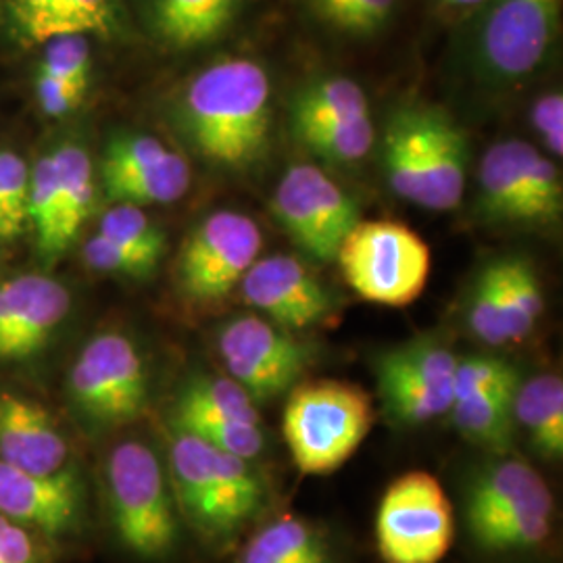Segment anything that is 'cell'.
<instances>
[{"label": "cell", "mask_w": 563, "mask_h": 563, "mask_svg": "<svg viewBox=\"0 0 563 563\" xmlns=\"http://www.w3.org/2000/svg\"><path fill=\"white\" fill-rule=\"evenodd\" d=\"M181 128L205 162L242 172L262 162L272 132V84L251 59L209 65L188 84Z\"/></svg>", "instance_id": "1"}, {"label": "cell", "mask_w": 563, "mask_h": 563, "mask_svg": "<svg viewBox=\"0 0 563 563\" xmlns=\"http://www.w3.org/2000/svg\"><path fill=\"white\" fill-rule=\"evenodd\" d=\"M169 474L176 505L207 541L236 539L267 501L265 484L251 460L178 428L169 443Z\"/></svg>", "instance_id": "2"}, {"label": "cell", "mask_w": 563, "mask_h": 563, "mask_svg": "<svg viewBox=\"0 0 563 563\" xmlns=\"http://www.w3.org/2000/svg\"><path fill=\"white\" fill-rule=\"evenodd\" d=\"M555 501L543 476L509 453L481 467L465 493L470 537L486 553H526L553 534Z\"/></svg>", "instance_id": "3"}, {"label": "cell", "mask_w": 563, "mask_h": 563, "mask_svg": "<svg viewBox=\"0 0 563 563\" xmlns=\"http://www.w3.org/2000/svg\"><path fill=\"white\" fill-rule=\"evenodd\" d=\"M374 426V405L360 384H295L282 416L290 457L307 476L332 474L349 462Z\"/></svg>", "instance_id": "4"}, {"label": "cell", "mask_w": 563, "mask_h": 563, "mask_svg": "<svg viewBox=\"0 0 563 563\" xmlns=\"http://www.w3.org/2000/svg\"><path fill=\"white\" fill-rule=\"evenodd\" d=\"M107 499L113 530L132 555L146 562L172 555L178 543L176 499L148 444H115L107 460Z\"/></svg>", "instance_id": "5"}, {"label": "cell", "mask_w": 563, "mask_h": 563, "mask_svg": "<svg viewBox=\"0 0 563 563\" xmlns=\"http://www.w3.org/2000/svg\"><path fill=\"white\" fill-rule=\"evenodd\" d=\"M336 262L346 284L365 301L405 307L426 288L430 249L405 223L360 220L344 236Z\"/></svg>", "instance_id": "6"}, {"label": "cell", "mask_w": 563, "mask_h": 563, "mask_svg": "<svg viewBox=\"0 0 563 563\" xmlns=\"http://www.w3.org/2000/svg\"><path fill=\"white\" fill-rule=\"evenodd\" d=\"M453 539V505L432 474L407 472L384 490L376 514L384 563H441Z\"/></svg>", "instance_id": "7"}, {"label": "cell", "mask_w": 563, "mask_h": 563, "mask_svg": "<svg viewBox=\"0 0 563 563\" xmlns=\"http://www.w3.org/2000/svg\"><path fill=\"white\" fill-rule=\"evenodd\" d=\"M474 59L481 80L514 86L551 55L562 25L563 0H486Z\"/></svg>", "instance_id": "8"}, {"label": "cell", "mask_w": 563, "mask_h": 563, "mask_svg": "<svg viewBox=\"0 0 563 563\" xmlns=\"http://www.w3.org/2000/svg\"><path fill=\"white\" fill-rule=\"evenodd\" d=\"M478 211L495 222H560L562 172L528 142H497L478 169Z\"/></svg>", "instance_id": "9"}, {"label": "cell", "mask_w": 563, "mask_h": 563, "mask_svg": "<svg viewBox=\"0 0 563 563\" xmlns=\"http://www.w3.org/2000/svg\"><path fill=\"white\" fill-rule=\"evenodd\" d=\"M69 395L99 428L139 420L148 401V372L139 346L120 332H102L81 349L69 374Z\"/></svg>", "instance_id": "10"}, {"label": "cell", "mask_w": 563, "mask_h": 563, "mask_svg": "<svg viewBox=\"0 0 563 563\" xmlns=\"http://www.w3.org/2000/svg\"><path fill=\"white\" fill-rule=\"evenodd\" d=\"M218 353L228 376L257 405L290 393L313 360L311 346L297 332L284 330L260 313L236 316L223 323Z\"/></svg>", "instance_id": "11"}, {"label": "cell", "mask_w": 563, "mask_h": 563, "mask_svg": "<svg viewBox=\"0 0 563 563\" xmlns=\"http://www.w3.org/2000/svg\"><path fill=\"white\" fill-rule=\"evenodd\" d=\"M455 353L432 336L390 349L376 360L384 413L399 426H422L443 418L453 405Z\"/></svg>", "instance_id": "12"}, {"label": "cell", "mask_w": 563, "mask_h": 563, "mask_svg": "<svg viewBox=\"0 0 563 563\" xmlns=\"http://www.w3.org/2000/svg\"><path fill=\"white\" fill-rule=\"evenodd\" d=\"M272 207L290 241L318 263L334 262L344 236L362 220L341 186L307 163L284 172Z\"/></svg>", "instance_id": "13"}, {"label": "cell", "mask_w": 563, "mask_h": 563, "mask_svg": "<svg viewBox=\"0 0 563 563\" xmlns=\"http://www.w3.org/2000/svg\"><path fill=\"white\" fill-rule=\"evenodd\" d=\"M262 230L236 211H218L186 239L178 257L181 292L197 302L225 299L260 260Z\"/></svg>", "instance_id": "14"}, {"label": "cell", "mask_w": 563, "mask_h": 563, "mask_svg": "<svg viewBox=\"0 0 563 563\" xmlns=\"http://www.w3.org/2000/svg\"><path fill=\"white\" fill-rule=\"evenodd\" d=\"M518 369L501 357L472 355L457 362L453 405L449 413L467 443L505 455L514 446V401L520 386Z\"/></svg>", "instance_id": "15"}, {"label": "cell", "mask_w": 563, "mask_h": 563, "mask_svg": "<svg viewBox=\"0 0 563 563\" xmlns=\"http://www.w3.org/2000/svg\"><path fill=\"white\" fill-rule=\"evenodd\" d=\"M174 428L251 462L265 449L257 402L230 376H199L186 383L174 405Z\"/></svg>", "instance_id": "16"}, {"label": "cell", "mask_w": 563, "mask_h": 563, "mask_svg": "<svg viewBox=\"0 0 563 563\" xmlns=\"http://www.w3.org/2000/svg\"><path fill=\"white\" fill-rule=\"evenodd\" d=\"M242 297L265 320L290 332L325 322L336 302L305 263L290 255H269L249 267L241 282Z\"/></svg>", "instance_id": "17"}, {"label": "cell", "mask_w": 563, "mask_h": 563, "mask_svg": "<svg viewBox=\"0 0 563 563\" xmlns=\"http://www.w3.org/2000/svg\"><path fill=\"white\" fill-rule=\"evenodd\" d=\"M86 486L74 465L55 474H32L0 462V514L34 534L67 537L80 528Z\"/></svg>", "instance_id": "18"}, {"label": "cell", "mask_w": 563, "mask_h": 563, "mask_svg": "<svg viewBox=\"0 0 563 563\" xmlns=\"http://www.w3.org/2000/svg\"><path fill=\"white\" fill-rule=\"evenodd\" d=\"M69 290L46 276L0 284V363L38 355L69 316Z\"/></svg>", "instance_id": "19"}, {"label": "cell", "mask_w": 563, "mask_h": 563, "mask_svg": "<svg viewBox=\"0 0 563 563\" xmlns=\"http://www.w3.org/2000/svg\"><path fill=\"white\" fill-rule=\"evenodd\" d=\"M0 462L32 474L69 465V443L51 413L15 393H0Z\"/></svg>", "instance_id": "20"}, {"label": "cell", "mask_w": 563, "mask_h": 563, "mask_svg": "<svg viewBox=\"0 0 563 563\" xmlns=\"http://www.w3.org/2000/svg\"><path fill=\"white\" fill-rule=\"evenodd\" d=\"M426 184L430 211H451L463 199L467 180V136L439 107L422 104Z\"/></svg>", "instance_id": "21"}, {"label": "cell", "mask_w": 563, "mask_h": 563, "mask_svg": "<svg viewBox=\"0 0 563 563\" xmlns=\"http://www.w3.org/2000/svg\"><path fill=\"white\" fill-rule=\"evenodd\" d=\"M11 11L21 36L36 44L118 30V0H13Z\"/></svg>", "instance_id": "22"}, {"label": "cell", "mask_w": 563, "mask_h": 563, "mask_svg": "<svg viewBox=\"0 0 563 563\" xmlns=\"http://www.w3.org/2000/svg\"><path fill=\"white\" fill-rule=\"evenodd\" d=\"M384 176L402 201L426 207V144L422 104H405L386 121L383 136Z\"/></svg>", "instance_id": "23"}, {"label": "cell", "mask_w": 563, "mask_h": 563, "mask_svg": "<svg viewBox=\"0 0 563 563\" xmlns=\"http://www.w3.org/2000/svg\"><path fill=\"white\" fill-rule=\"evenodd\" d=\"M242 0H155L153 23L167 46L201 48L228 32Z\"/></svg>", "instance_id": "24"}, {"label": "cell", "mask_w": 563, "mask_h": 563, "mask_svg": "<svg viewBox=\"0 0 563 563\" xmlns=\"http://www.w3.org/2000/svg\"><path fill=\"white\" fill-rule=\"evenodd\" d=\"M516 426L544 460L563 457V383L558 374H539L520 383L514 401Z\"/></svg>", "instance_id": "25"}, {"label": "cell", "mask_w": 563, "mask_h": 563, "mask_svg": "<svg viewBox=\"0 0 563 563\" xmlns=\"http://www.w3.org/2000/svg\"><path fill=\"white\" fill-rule=\"evenodd\" d=\"M332 549L322 530L286 514L251 537L239 563H332Z\"/></svg>", "instance_id": "26"}, {"label": "cell", "mask_w": 563, "mask_h": 563, "mask_svg": "<svg viewBox=\"0 0 563 563\" xmlns=\"http://www.w3.org/2000/svg\"><path fill=\"white\" fill-rule=\"evenodd\" d=\"M55 169H57V184H59V242L60 251H65L71 242L76 241L84 222L90 218L95 207V169L88 153L65 144L57 153H53Z\"/></svg>", "instance_id": "27"}, {"label": "cell", "mask_w": 563, "mask_h": 563, "mask_svg": "<svg viewBox=\"0 0 563 563\" xmlns=\"http://www.w3.org/2000/svg\"><path fill=\"white\" fill-rule=\"evenodd\" d=\"M290 125L318 121L353 120L369 115L362 86L344 76L316 78L301 86L290 101Z\"/></svg>", "instance_id": "28"}, {"label": "cell", "mask_w": 563, "mask_h": 563, "mask_svg": "<svg viewBox=\"0 0 563 563\" xmlns=\"http://www.w3.org/2000/svg\"><path fill=\"white\" fill-rule=\"evenodd\" d=\"M499 269L507 342H522L543 316V286L532 262L522 255L501 257Z\"/></svg>", "instance_id": "29"}, {"label": "cell", "mask_w": 563, "mask_h": 563, "mask_svg": "<svg viewBox=\"0 0 563 563\" xmlns=\"http://www.w3.org/2000/svg\"><path fill=\"white\" fill-rule=\"evenodd\" d=\"M292 134L307 151L334 165H355L367 157L376 142L369 115L353 120L318 121L292 125Z\"/></svg>", "instance_id": "30"}, {"label": "cell", "mask_w": 563, "mask_h": 563, "mask_svg": "<svg viewBox=\"0 0 563 563\" xmlns=\"http://www.w3.org/2000/svg\"><path fill=\"white\" fill-rule=\"evenodd\" d=\"M190 165L178 153H169L162 162L142 169L134 176L104 186V192L111 201L128 205H162L176 202L190 188Z\"/></svg>", "instance_id": "31"}, {"label": "cell", "mask_w": 563, "mask_h": 563, "mask_svg": "<svg viewBox=\"0 0 563 563\" xmlns=\"http://www.w3.org/2000/svg\"><path fill=\"white\" fill-rule=\"evenodd\" d=\"M59 184L53 155L42 157L30 172V201H27V222L34 225L38 236V249L51 262L59 257Z\"/></svg>", "instance_id": "32"}, {"label": "cell", "mask_w": 563, "mask_h": 563, "mask_svg": "<svg viewBox=\"0 0 563 563\" xmlns=\"http://www.w3.org/2000/svg\"><path fill=\"white\" fill-rule=\"evenodd\" d=\"M99 234L118 242L123 249L146 255L162 262L165 236L162 228L153 222L139 205L118 202L113 205L99 223Z\"/></svg>", "instance_id": "33"}, {"label": "cell", "mask_w": 563, "mask_h": 563, "mask_svg": "<svg viewBox=\"0 0 563 563\" xmlns=\"http://www.w3.org/2000/svg\"><path fill=\"white\" fill-rule=\"evenodd\" d=\"M467 325L478 341L490 346H501L507 342L504 309H501V269L499 260L486 263L474 282L472 297L467 305Z\"/></svg>", "instance_id": "34"}, {"label": "cell", "mask_w": 563, "mask_h": 563, "mask_svg": "<svg viewBox=\"0 0 563 563\" xmlns=\"http://www.w3.org/2000/svg\"><path fill=\"white\" fill-rule=\"evenodd\" d=\"M172 151L155 136L121 134L109 142L102 157V188L162 162Z\"/></svg>", "instance_id": "35"}, {"label": "cell", "mask_w": 563, "mask_h": 563, "mask_svg": "<svg viewBox=\"0 0 563 563\" xmlns=\"http://www.w3.org/2000/svg\"><path fill=\"white\" fill-rule=\"evenodd\" d=\"M311 4L330 25L353 36L380 32L395 11V0H311Z\"/></svg>", "instance_id": "36"}, {"label": "cell", "mask_w": 563, "mask_h": 563, "mask_svg": "<svg viewBox=\"0 0 563 563\" xmlns=\"http://www.w3.org/2000/svg\"><path fill=\"white\" fill-rule=\"evenodd\" d=\"M30 201V169L20 155L0 151V207L7 225V239L23 232L27 223Z\"/></svg>", "instance_id": "37"}, {"label": "cell", "mask_w": 563, "mask_h": 563, "mask_svg": "<svg viewBox=\"0 0 563 563\" xmlns=\"http://www.w3.org/2000/svg\"><path fill=\"white\" fill-rule=\"evenodd\" d=\"M41 74L88 88L92 76V57L86 36H59L46 42Z\"/></svg>", "instance_id": "38"}, {"label": "cell", "mask_w": 563, "mask_h": 563, "mask_svg": "<svg viewBox=\"0 0 563 563\" xmlns=\"http://www.w3.org/2000/svg\"><path fill=\"white\" fill-rule=\"evenodd\" d=\"M84 262L95 272L102 274H118L125 278H148L159 262L151 260L141 253H134L130 249H123L118 242L109 241L99 232L86 242L84 246Z\"/></svg>", "instance_id": "39"}, {"label": "cell", "mask_w": 563, "mask_h": 563, "mask_svg": "<svg viewBox=\"0 0 563 563\" xmlns=\"http://www.w3.org/2000/svg\"><path fill=\"white\" fill-rule=\"evenodd\" d=\"M0 563H48L38 534L0 514Z\"/></svg>", "instance_id": "40"}, {"label": "cell", "mask_w": 563, "mask_h": 563, "mask_svg": "<svg viewBox=\"0 0 563 563\" xmlns=\"http://www.w3.org/2000/svg\"><path fill=\"white\" fill-rule=\"evenodd\" d=\"M530 121L544 142L551 157H563V95L553 90L541 97L530 109Z\"/></svg>", "instance_id": "41"}, {"label": "cell", "mask_w": 563, "mask_h": 563, "mask_svg": "<svg viewBox=\"0 0 563 563\" xmlns=\"http://www.w3.org/2000/svg\"><path fill=\"white\" fill-rule=\"evenodd\" d=\"M86 92L88 88H81L76 84L42 76V74L38 76V101H41L42 111L51 118L71 113L86 97Z\"/></svg>", "instance_id": "42"}, {"label": "cell", "mask_w": 563, "mask_h": 563, "mask_svg": "<svg viewBox=\"0 0 563 563\" xmlns=\"http://www.w3.org/2000/svg\"><path fill=\"white\" fill-rule=\"evenodd\" d=\"M443 2L449 7H478V4H484L486 0H443Z\"/></svg>", "instance_id": "43"}, {"label": "cell", "mask_w": 563, "mask_h": 563, "mask_svg": "<svg viewBox=\"0 0 563 563\" xmlns=\"http://www.w3.org/2000/svg\"><path fill=\"white\" fill-rule=\"evenodd\" d=\"M0 239H7V225H4V218H2V207H0Z\"/></svg>", "instance_id": "44"}]
</instances>
